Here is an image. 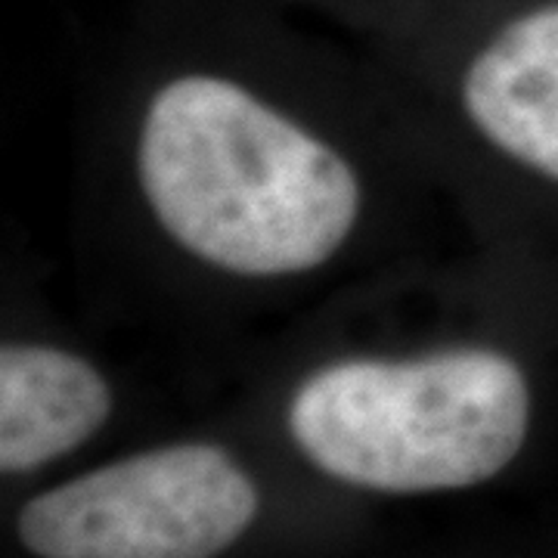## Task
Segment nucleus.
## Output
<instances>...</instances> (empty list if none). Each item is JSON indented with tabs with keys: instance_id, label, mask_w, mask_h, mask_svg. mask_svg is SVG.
<instances>
[{
	"instance_id": "obj_1",
	"label": "nucleus",
	"mask_w": 558,
	"mask_h": 558,
	"mask_svg": "<svg viewBox=\"0 0 558 558\" xmlns=\"http://www.w3.org/2000/svg\"><path fill=\"white\" fill-rule=\"evenodd\" d=\"M137 171L161 230L236 277L314 270L360 215L357 174L341 153L215 75H183L153 97Z\"/></svg>"
},
{
	"instance_id": "obj_4",
	"label": "nucleus",
	"mask_w": 558,
	"mask_h": 558,
	"mask_svg": "<svg viewBox=\"0 0 558 558\" xmlns=\"http://www.w3.org/2000/svg\"><path fill=\"white\" fill-rule=\"evenodd\" d=\"M462 106L502 156L558 183V0L481 47L462 78Z\"/></svg>"
},
{
	"instance_id": "obj_3",
	"label": "nucleus",
	"mask_w": 558,
	"mask_h": 558,
	"mask_svg": "<svg viewBox=\"0 0 558 558\" xmlns=\"http://www.w3.org/2000/svg\"><path fill=\"white\" fill-rule=\"evenodd\" d=\"M255 515L258 490L236 459L174 444L28 499L16 534L38 558H215Z\"/></svg>"
},
{
	"instance_id": "obj_2",
	"label": "nucleus",
	"mask_w": 558,
	"mask_h": 558,
	"mask_svg": "<svg viewBox=\"0 0 558 558\" xmlns=\"http://www.w3.org/2000/svg\"><path fill=\"white\" fill-rule=\"evenodd\" d=\"M531 425L519 363L465 348L339 360L301 381L289 435L326 475L381 494L457 490L499 475Z\"/></svg>"
},
{
	"instance_id": "obj_5",
	"label": "nucleus",
	"mask_w": 558,
	"mask_h": 558,
	"mask_svg": "<svg viewBox=\"0 0 558 558\" xmlns=\"http://www.w3.org/2000/svg\"><path fill=\"white\" fill-rule=\"evenodd\" d=\"M112 413L102 373L50 344L0 351V469L22 475L72 453Z\"/></svg>"
}]
</instances>
